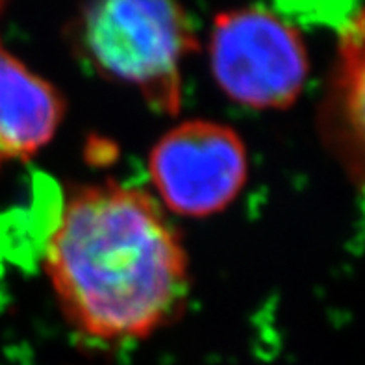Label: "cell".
<instances>
[{
  "mask_svg": "<svg viewBox=\"0 0 365 365\" xmlns=\"http://www.w3.org/2000/svg\"><path fill=\"white\" fill-rule=\"evenodd\" d=\"M45 269L65 319L97 341H134L175 321L190 262L160 204L119 182L80 185L46 243Z\"/></svg>",
  "mask_w": 365,
  "mask_h": 365,
  "instance_id": "cell-1",
  "label": "cell"
},
{
  "mask_svg": "<svg viewBox=\"0 0 365 365\" xmlns=\"http://www.w3.org/2000/svg\"><path fill=\"white\" fill-rule=\"evenodd\" d=\"M78 45L93 69L135 89L153 110L180 111L182 67L199 39L178 0H91Z\"/></svg>",
  "mask_w": 365,
  "mask_h": 365,
  "instance_id": "cell-2",
  "label": "cell"
},
{
  "mask_svg": "<svg viewBox=\"0 0 365 365\" xmlns=\"http://www.w3.org/2000/svg\"><path fill=\"white\" fill-rule=\"evenodd\" d=\"M210 69L230 101L252 110H286L308 78L297 28L259 6L221 11L210 32Z\"/></svg>",
  "mask_w": 365,
  "mask_h": 365,
  "instance_id": "cell-3",
  "label": "cell"
},
{
  "mask_svg": "<svg viewBox=\"0 0 365 365\" xmlns=\"http://www.w3.org/2000/svg\"><path fill=\"white\" fill-rule=\"evenodd\" d=\"M148 176L163 206L182 217H210L240 197L249 176L241 135L208 119L167 130L148 156Z\"/></svg>",
  "mask_w": 365,
  "mask_h": 365,
  "instance_id": "cell-4",
  "label": "cell"
},
{
  "mask_svg": "<svg viewBox=\"0 0 365 365\" xmlns=\"http://www.w3.org/2000/svg\"><path fill=\"white\" fill-rule=\"evenodd\" d=\"M63 117L61 93L0 41V169L41 153Z\"/></svg>",
  "mask_w": 365,
  "mask_h": 365,
  "instance_id": "cell-5",
  "label": "cell"
},
{
  "mask_svg": "<svg viewBox=\"0 0 365 365\" xmlns=\"http://www.w3.org/2000/svg\"><path fill=\"white\" fill-rule=\"evenodd\" d=\"M321 130L345 173L365 191V8L343 28Z\"/></svg>",
  "mask_w": 365,
  "mask_h": 365,
  "instance_id": "cell-6",
  "label": "cell"
},
{
  "mask_svg": "<svg viewBox=\"0 0 365 365\" xmlns=\"http://www.w3.org/2000/svg\"><path fill=\"white\" fill-rule=\"evenodd\" d=\"M9 0H0V11H2V9H4V6L8 4Z\"/></svg>",
  "mask_w": 365,
  "mask_h": 365,
  "instance_id": "cell-7",
  "label": "cell"
}]
</instances>
